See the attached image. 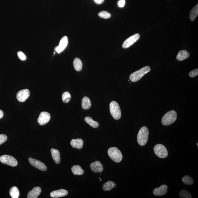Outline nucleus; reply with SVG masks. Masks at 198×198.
Listing matches in <instances>:
<instances>
[{"label": "nucleus", "instance_id": "obj_39", "mask_svg": "<svg viewBox=\"0 0 198 198\" xmlns=\"http://www.w3.org/2000/svg\"><path fill=\"white\" fill-rule=\"evenodd\" d=\"M197 145L198 146V143H197Z\"/></svg>", "mask_w": 198, "mask_h": 198}, {"label": "nucleus", "instance_id": "obj_24", "mask_svg": "<svg viewBox=\"0 0 198 198\" xmlns=\"http://www.w3.org/2000/svg\"><path fill=\"white\" fill-rule=\"evenodd\" d=\"M85 122L88 124L92 127L97 128L99 126V123L98 122L95 121L92 119V118L90 117L87 116L85 118Z\"/></svg>", "mask_w": 198, "mask_h": 198}, {"label": "nucleus", "instance_id": "obj_3", "mask_svg": "<svg viewBox=\"0 0 198 198\" xmlns=\"http://www.w3.org/2000/svg\"><path fill=\"white\" fill-rule=\"evenodd\" d=\"M177 119V113L175 110H172L167 112L162 117V123L165 126L173 123Z\"/></svg>", "mask_w": 198, "mask_h": 198}, {"label": "nucleus", "instance_id": "obj_35", "mask_svg": "<svg viewBox=\"0 0 198 198\" xmlns=\"http://www.w3.org/2000/svg\"><path fill=\"white\" fill-rule=\"evenodd\" d=\"M94 2L97 4H103L105 0H94Z\"/></svg>", "mask_w": 198, "mask_h": 198}, {"label": "nucleus", "instance_id": "obj_26", "mask_svg": "<svg viewBox=\"0 0 198 198\" xmlns=\"http://www.w3.org/2000/svg\"><path fill=\"white\" fill-rule=\"evenodd\" d=\"M9 193L12 198H18L20 196V192L17 187H14L10 189Z\"/></svg>", "mask_w": 198, "mask_h": 198}, {"label": "nucleus", "instance_id": "obj_18", "mask_svg": "<svg viewBox=\"0 0 198 198\" xmlns=\"http://www.w3.org/2000/svg\"><path fill=\"white\" fill-rule=\"evenodd\" d=\"M51 153L52 157L55 162L56 164H59L60 163L61 160L59 150L57 149H51Z\"/></svg>", "mask_w": 198, "mask_h": 198}, {"label": "nucleus", "instance_id": "obj_37", "mask_svg": "<svg viewBox=\"0 0 198 198\" xmlns=\"http://www.w3.org/2000/svg\"><path fill=\"white\" fill-rule=\"evenodd\" d=\"M100 181H102V179H101V178H100Z\"/></svg>", "mask_w": 198, "mask_h": 198}, {"label": "nucleus", "instance_id": "obj_38", "mask_svg": "<svg viewBox=\"0 0 198 198\" xmlns=\"http://www.w3.org/2000/svg\"><path fill=\"white\" fill-rule=\"evenodd\" d=\"M54 54H55V52H54Z\"/></svg>", "mask_w": 198, "mask_h": 198}, {"label": "nucleus", "instance_id": "obj_23", "mask_svg": "<svg viewBox=\"0 0 198 198\" xmlns=\"http://www.w3.org/2000/svg\"><path fill=\"white\" fill-rule=\"evenodd\" d=\"M116 187V184L112 181H109L106 182L103 186V189L104 191H109L112 188H115Z\"/></svg>", "mask_w": 198, "mask_h": 198}, {"label": "nucleus", "instance_id": "obj_15", "mask_svg": "<svg viewBox=\"0 0 198 198\" xmlns=\"http://www.w3.org/2000/svg\"><path fill=\"white\" fill-rule=\"evenodd\" d=\"M68 194V192L63 189H61L52 192L50 194V197L52 198H57L64 197Z\"/></svg>", "mask_w": 198, "mask_h": 198}, {"label": "nucleus", "instance_id": "obj_8", "mask_svg": "<svg viewBox=\"0 0 198 198\" xmlns=\"http://www.w3.org/2000/svg\"><path fill=\"white\" fill-rule=\"evenodd\" d=\"M140 37V35L139 33L135 34L127 39L123 44L122 47L124 48H129L131 46L138 41Z\"/></svg>", "mask_w": 198, "mask_h": 198}, {"label": "nucleus", "instance_id": "obj_33", "mask_svg": "<svg viewBox=\"0 0 198 198\" xmlns=\"http://www.w3.org/2000/svg\"><path fill=\"white\" fill-rule=\"evenodd\" d=\"M18 56L20 60L22 61H24L26 60V56L24 54V53L22 52L21 51H19L17 53Z\"/></svg>", "mask_w": 198, "mask_h": 198}, {"label": "nucleus", "instance_id": "obj_12", "mask_svg": "<svg viewBox=\"0 0 198 198\" xmlns=\"http://www.w3.org/2000/svg\"><path fill=\"white\" fill-rule=\"evenodd\" d=\"M68 44V39L67 36H64L61 40L60 44L58 46L56 47L55 50L58 53H60L64 50L67 47Z\"/></svg>", "mask_w": 198, "mask_h": 198}, {"label": "nucleus", "instance_id": "obj_1", "mask_svg": "<svg viewBox=\"0 0 198 198\" xmlns=\"http://www.w3.org/2000/svg\"><path fill=\"white\" fill-rule=\"evenodd\" d=\"M149 130L147 127L141 128L137 135V142L140 145L143 146L147 144L149 137Z\"/></svg>", "mask_w": 198, "mask_h": 198}, {"label": "nucleus", "instance_id": "obj_4", "mask_svg": "<svg viewBox=\"0 0 198 198\" xmlns=\"http://www.w3.org/2000/svg\"><path fill=\"white\" fill-rule=\"evenodd\" d=\"M109 157L114 162H119L122 160L123 156L120 151L116 147H112L108 150Z\"/></svg>", "mask_w": 198, "mask_h": 198}, {"label": "nucleus", "instance_id": "obj_14", "mask_svg": "<svg viewBox=\"0 0 198 198\" xmlns=\"http://www.w3.org/2000/svg\"><path fill=\"white\" fill-rule=\"evenodd\" d=\"M90 167L93 172L95 173L101 172L103 170V166L99 161H95L90 165Z\"/></svg>", "mask_w": 198, "mask_h": 198}, {"label": "nucleus", "instance_id": "obj_13", "mask_svg": "<svg viewBox=\"0 0 198 198\" xmlns=\"http://www.w3.org/2000/svg\"><path fill=\"white\" fill-rule=\"evenodd\" d=\"M167 190V186L165 184H163L161 187L154 189L153 191V193L156 196H162L166 194Z\"/></svg>", "mask_w": 198, "mask_h": 198}, {"label": "nucleus", "instance_id": "obj_29", "mask_svg": "<svg viewBox=\"0 0 198 198\" xmlns=\"http://www.w3.org/2000/svg\"><path fill=\"white\" fill-rule=\"evenodd\" d=\"M179 195L180 197L182 198H191L192 197L191 194L187 190L184 189L180 190Z\"/></svg>", "mask_w": 198, "mask_h": 198}, {"label": "nucleus", "instance_id": "obj_9", "mask_svg": "<svg viewBox=\"0 0 198 198\" xmlns=\"http://www.w3.org/2000/svg\"><path fill=\"white\" fill-rule=\"evenodd\" d=\"M28 161L31 165L38 169L43 171L46 170V165L41 161L31 157L29 158Z\"/></svg>", "mask_w": 198, "mask_h": 198}, {"label": "nucleus", "instance_id": "obj_17", "mask_svg": "<svg viewBox=\"0 0 198 198\" xmlns=\"http://www.w3.org/2000/svg\"><path fill=\"white\" fill-rule=\"evenodd\" d=\"M71 145L73 148L79 149L82 148L83 145V141L81 139H72L71 142Z\"/></svg>", "mask_w": 198, "mask_h": 198}, {"label": "nucleus", "instance_id": "obj_31", "mask_svg": "<svg viewBox=\"0 0 198 198\" xmlns=\"http://www.w3.org/2000/svg\"><path fill=\"white\" fill-rule=\"evenodd\" d=\"M7 140V137L5 134H0V145L5 142Z\"/></svg>", "mask_w": 198, "mask_h": 198}, {"label": "nucleus", "instance_id": "obj_21", "mask_svg": "<svg viewBox=\"0 0 198 198\" xmlns=\"http://www.w3.org/2000/svg\"><path fill=\"white\" fill-rule=\"evenodd\" d=\"M71 170L73 173L75 175H82L84 173L83 170L79 165H74L72 167Z\"/></svg>", "mask_w": 198, "mask_h": 198}, {"label": "nucleus", "instance_id": "obj_2", "mask_svg": "<svg viewBox=\"0 0 198 198\" xmlns=\"http://www.w3.org/2000/svg\"><path fill=\"white\" fill-rule=\"evenodd\" d=\"M150 71V68L148 66H145L142 68L134 72L130 75V79L131 82H135L141 79L145 75Z\"/></svg>", "mask_w": 198, "mask_h": 198}, {"label": "nucleus", "instance_id": "obj_19", "mask_svg": "<svg viewBox=\"0 0 198 198\" xmlns=\"http://www.w3.org/2000/svg\"><path fill=\"white\" fill-rule=\"evenodd\" d=\"M190 54L188 51L186 50H181L178 53L177 56V60L181 61L188 58L189 57Z\"/></svg>", "mask_w": 198, "mask_h": 198}, {"label": "nucleus", "instance_id": "obj_28", "mask_svg": "<svg viewBox=\"0 0 198 198\" xmlns=\"http://www.w3.org/2000/svg\"><path fill=\"white\" fill-rule=\"evenodd\" d=\"M62 100L63 103H67L70 101L71 98V95L69 92L66 91L63 93L62 94Z\"/></svg>", "mask_w": 198, "mask_h": 198}, {"label": "nucleus", "instance_id": "obj_20", "mask_svg": "<svg viewBox=\"0 0 198 198\" xmlns=\"http://www.w3.org/2000/svg\"><path fill=\"white\" fill-rule=\"evenodd\" d=\"M91 102L88 97H85L82 99V108L85 110L88 109L91 107Z\"/></svg>", "mask_w": 198, "mask_h": 198}, {"label": "nucleus", "instance_id": "obj_27", "mask_svg": "<svg viewBox=\"0 0 198 198\" xmlns=\"http://www.w3.org/2000/svg\"><path fill=\"white\" fill-rule=\"evenodd\" d=\"M183 182L186 185H190L194 183V179L190 176L186 175L183 177L182 179Z\"/></svg>", "mask_w": 198, "mask_h": 198}, {"label": "nucleus", "instance_id": "obj_30", "mask_svg": "<svg viewBox=\"0 0 198 198\" xmlns=\"http://www.w3.org/2000/svg\"><path fill=\"white\" fill-rule=\"evenodd\" d=\"M99 17L104 19H108L110 18L111 16V15L110 13L108 12L105 11H103L100 12L98 13Z\"/></svg>", "mask_w": 198, "mask_h": 198}, {"label": "nucleus", "instance_id": "obj_22", "mask_svg": "<svg viewBox=\"0 0 198 198\" xmlns=\"http://www.w3.org/2000/svg\"><path fill=\"white\" fill-rule=\"evenodd\" d=\"M73 64L74 68L77 71H80L82 69V63L80 59L76 58L74 60Z\"/></svg>", "mask_w": 198, "mask_h": 198}, {"label": "nucleus", "instance_id": "obj_36", "mask_svg": "<svg viewBox=\"0 0 198 198\" xmlns=\"http://www.w3.org/2000/svg\"><path fill=\"white\" fill-rule=\"evenodd\" d=\"M4 115V112H3L2 110H0V119L3 118Z\"/></svg>", "mask_w": 198, "mask_h": 198}, {"label": "nucleus", "instance_id": "obj_25", "mask_svg": "<svg viewBox=\"0 0 198 198\" xmlns=\"http://www.w3.org/2000/svg\"><path fill=\"white\" fill-rule=\"evenodd\" d=\"M198 14V5L195 6L190 11V19L192 21H193L196 19Z\"/></svg>", "mask_w": 198, "mask_h": 198}, {"label": "nucleus", "instance_id": "obj_7", "mask_svg": "<svg viewBox=\"0 0 198 198\" xmlns=\"http://www.w3.org/2000/svg\"><path fill=\"white\" fill-rule=\"evenodd\" d=\"M0 161L3 164L11 167H16L18 164L17 160L10 155H4L1 156L0 157Z\"/></svg>", "mask_w": 198, "mask_h": 198}, {"label": "nucleus", "instance_id": "obj_5", "mask_svg": "<svg viewBox=\"0 0 198 198\" xmlns=\"http://www.w3.org/2000/svg\"><path fill=\"white\" fill-rule=\"evenodd\" d=\"M110 112L113 118L118 120L121 117V111L119 104L116 102L113 101L111 102L109 105Z\"/></svg>", "mask_w": 198, "mask_h": 198}, {"label": "nucleus", "instance_id": "obj_11", "mask_svg": "<svg viewBox=\"0 0 198 198\" xmlns=\"http://www.w3.org/2000/svg\"><path fill=\"white\" fill-rule=\"evenodd\" d=\"M30 95V91L29 90L26 89L21 90L18 92L17 98L19 102H24L29 98Z\"/></svg>", "mask_w": 198, "mask_h": 198}, {"label": "nucleus", "instance_id": "obj_16", "mask_svg": "<svg viewBox=\"0 0 198 198\" xmlns=\"http://www.w3.org/2000/svg\"><path fill=\"white\" fill-rule=\"evenodd\" d=\"M41 192V187H36L29 191L28 194V198H37L40 194Z\"/></svg>", "mask_w": 198, "mask_h": 198}, {"label": "nucleus", "instance_id": "obj_6", "mask_svg": "<svg viewBox=\"0 0 198 198\" xmlns=\"http://www.w3.org/2000/svg\"><path fill=\"white\" fill-rule=\"evenodd\" d=\"M154 151L155 154L160 158L164 159L168 156L167 150L166 147L162 145H156L154 147Z\"/></svg>", "mask_w": 198, "mask_h": 198}, {"label": "nucleus", "instance_id": "obj_34", "mask_svg": "<svg viewBox=\"0 0 198 198\" xmlns=\"http://www.w3.org/2000/svg\"><path fill=\"white\" fill-rule=\"evenodd\" d=\"M125 0H119L118 2V6L120 7H123L125 6Z\"/></svg>", "mask_w": 198, "mask_h": 198}, {"label": "nucleus", "instance_id": "obj_10", "mask_svg": "<svg viewBox=\"0 0 198 198\" xmlns=\"http://www.w3.org/2000/svg\"><path fill=\"white\" fill-rule=\"evenodd\" d=\"M51 118L50 115L48 112H41L38 119V122L41 125H45L48 123Z\"/></svg>", "mask_w": 198, "mask_h": 198}, {"label": "nucleus", "instance_id": "obj_32", "mask_svg": "<svg viewBox=\"0 0 198 198\" xmlns=\"http://www.w3.org/2000/svg\"><path fill=\"white\" fill-rule=\"evenodd\" d=\"M198 75V69H194L189 73V76L190 77L193 78L196 76H197Z\"/></svg>", "mask_w": 198, "mask_h": 198}]
</instances>
